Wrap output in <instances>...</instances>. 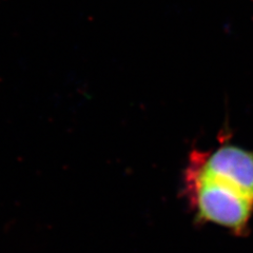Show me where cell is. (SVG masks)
Returning <instances> with one entry per match:
<instances>
[{"label": "cell", "instance_id": "7a4b0ae2", "mask_svg": "<svg viewBox=\"0 0 253 253\" xmlns=\"http://www.w3.org/2000/svg\"><path fill=\"white\" fill-rule=\"evenodd\" d=\"M187 167L224 180L253 197V151L223 142L209 152L193 150Z\"/></svg>", "mask_w": 253, "mask_h": 253}, {"label": "cell", "instance_id": "6da1fadb", "mask_svg": "<svg viewBox=\"0 0 253 253\" xmlns=\"http://www.w3.org/2000/svg\"><path fill=\"white\" fill-rule=\"evenodd\" d=\"M184 193L194 218L243 235L253 215V197L223 180L186 168Z\"/></svg>", "mask_w": 253, "mask_h": 253}]
</instances>
